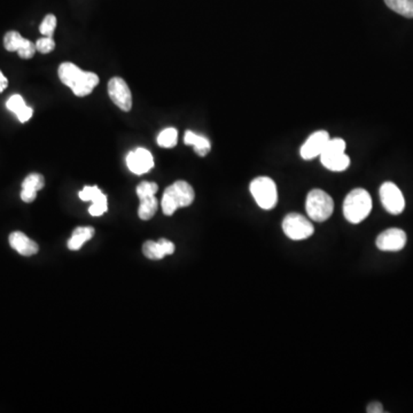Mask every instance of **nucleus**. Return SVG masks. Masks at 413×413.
I'll return each instance as SVG.
<instances>
[{"label": "nucleus", "mask_w": 413, "mask_h": 413, "mask_svg": "<svg viewBox=\"0 0 413 413\" xmlns=\"http://www.w3.org/2000/svg\"><path fill=\"white\" fill-rule=\"evenodd\" d=\"M57 74L60 81L71 89L77 97H86L89 94H91L94 88L99 84V77L97 74L82 71L76 64L71 62L61 64Z\"/></svg>", "instance_id": "nucleus-1"}, {"label": "nucleus", "mask_w": 413, "mask_h": 413, "mask_svg": "<svg viewBox=\"0 0 413 413\" xmlns=\"http://www.w3.org/2000/svg\"><path fill=\"white\" fill-rule=\"evenodd\" d=\"M194 190L184 181H178L167 187L162 196V212L167 216H172L177 209L185 208L194 201Z\"/></svg>", "instance_id": "nucleus-2"}, {"label": "nucleus", "mask_w": 413, "mask_h": 413, "mask_svg": "<svg viewBox=\"0 0 413 413\" xmlns=\"http://www.w3.org/2000/svg\"><path fill=\"white\" fill-rule=\"evenodd\" d=\"M372 210V199L364 188H355L343 202V215L351 224H360Z\"/></svg>", "instance_id": "nucleus-3"}, {"label": "nucleus", "mask_w": 413, "mask_h": 413, "mask_svg": "<svg viewBox=\"0 0 413 413\" xmlns=\"http://www.w3.org/2000/svg\"><path fill=\"white\" fill-rule=\"evenodd\" d=\"M306 212L315 222H325L332 216L334 202L326 192L322 190H313L306 196Z\"/></svg>", "instance_id": "nucleus-4"}, {"label": "nucleus", "mask_w": 413, "mask_h": 413, "mask_svg": "<svg viewBox=\"0 0 413 413\" xmlns=\"http://www.w3.org/2000/svg\"><path fill=\"white\" fill-rule=\"evenodd\" d=\"M250 193L256 203L264 210L275 208L278 202L277 185L269 177H257L254 179L250 183Z\"/></svg>", "instance_id": "nucleus-5"}, {"label": "nucleus", "mask_w": 413, "mask_h": 413, "mask_svg": "<svg viewBox=\"0 0 413 413\" xmlns=\"http://www.w3.org/2000/svg\"><path fill=\"white\" fill-rule=\"evenodd\" d=\"M282 231L289 239L300 241L313 235L315 229L309 219L300 214H288L282 221Z\"/></svg>", "instance_id": "nucleus-6"}, {"label": "nucleus", "mask_w": 413, "mask_h": 413, "mask_svg": "<svg viewBox=\"0 0 413 413\" xmlns=\"http://www.w3.org/2000/svg\"><path fill=\"white\" fill-rule=\"evenodd\" d=\"M383 208L392 215H400L405 208V200L400 188L392 182L383 183L379 191Z\"/></svg>", "instance_id": "nucleus-7"}, {"label": "nucleus", "mask_w": 413, "mask_h": 413, "mask_svg": "<svg viewBox=\"0 0 413 413\" xmlns=\"http://www.w3.org/2000/svg\"><path fill=\"white\" fill-rule=\"evenodd\" d=\"M108 94L111 101L123 111H130L132 108V95L128 84L121 77H113L108 83Z\"/></svg>", "instance_id": "nucleus-8"}, {"label": "nucleus", "mask_w": 413, "mask_h": 413, "mask_svg": "<svg viewBox=\"0 0 413 413\" xmlns=\"http://www.w3.org/2000/svg\"><path fill=\"white\" fill-rule=\"evenodd\" d=\"M3 46L8 52H17L22 59H31L36 53V44L22 37L17 31H8L3 37Z\"/></svg>", "instance_id": "nucleus-9"}, {"label": "nucleus", "mask_w": 413, "mask_h": 413, "mask_svg": "<svg viewBox=\"0 0 413 413\" xmlns=\"http://www.w3.org/2000/svg\"><path fill=\"white\" fill-rule=\"evenodd\" d=\"M407 233L401 229H388L376 238V247L383 252H400L407 245Z\"/></svg>", "instance_id": "nucleus-10"}, {"label": "nucleus", "mask_w": 413, "mask_h": 413, "mask_svg": "<svg viewBox=\"0 0 413 413\" xmlns=\"http://www.w3.org/2000/svg\"><path fill=\"white\" fill-rule=\"evenodd\" d=\"M127 165L136 175H144L154 167V158L151 152L145 148H137L127 156Z\"/></svg>", "instance_id": "nucleus-11"}, {"label": "nucleus", "mask_w": 413, "mask_h": 413, "mask_svg": "<svg viewBox=\"0 0 413 413\" xmlns=\"http://www.w3.org/2000/svg\"><path fill=\"white\" fill-rule=\"evenodd\" d=\"M329 139L331 138H329V134L324 130L315 132L302 145V147L300 149V154L304 160H313V158H318L324 151Z\"/></svg>", "instance_id": "nucleus-12"}, {"label": "nucleus", "mask_w": 413, "mask_h": 413, "mask_svg": "<svg viewBox=\"0 0 413 413\" xmlns=\"http://www.w3.org/2000/svg\"><path fill=\"white\" fill-rule=\"evenodd\" d=\"M175 249V244L167 239H160L156 242L146 241L143 246V253L149 259H162L167 255H172Z\"/></svg>", "instance_id": "nucleus-13"}, {"label": "nucleus", "mask_w": 413, "mask_h": 413, "mask_svg": "<svg viewBox=\"0 0 413 413\" xmlns=\"http://www.w3.org/2000/svg\"><path fill=\"white\" fill-rule=\"evenodd\" d=\"M45 186V179L39 174H31L27 176L22 183V191H21V199L22 201L31 203L37 198V192L41 191Z\"/></svg>", "instance_id": "nucleus-14"}, {"label": "nucleus", "mask_w": 413, "mask_h": 413, "mask_svg": "<svg viewBox=\"0 0 413 413\" xmlns=\"http://www.w3.org/2000/svg\"><path fill=\"white\" fill-rule=\"evenodd\" d=\"M10 245L14 250H17L20 255L33 256L37 254L38 247L37 244L28 238L27 235L22 233V232H13L10 235Z\"/></svg>", "instance_id": "nucleus-15"}, {"label": "nucleus", "mask_w": 413, "mask_h": 413, "mask_svg": "<svg viewBox=\"0 0 413 413\" xmlns=\"http://www.w3.org/2000/svg\"><path fill=\"white\" fill-rule=\"evenodd\" d=\"M6 107L8 111L17 115V118H19L21 123H26V122L29 121L33 118V114H34L33 108L26 104L24 98L21 97L20 94H13L7 100Z\"/></svg>", "instance_id": "nucleus-16"}, {"label": "nucleus", "mask_w": 413, "mask_h": 413, "mask_svg": "<svg viewBox=\"0 0 413 413\" xmlns=\"http://www.w3.org/2000/svg\"><path fill=\"white\" fill-rule=\"evenodd\" d=\"M185 145L187 146H193L194 151L199 156H205L210 152L212 148V144L209 141L208 138H205V136L198 135L193 131L185 132L184 137Z\"/></svg>", "instance_id": "nucleus-17"}, {"label": "nucleus", "mask_w": 413, "mask_h": 413, "mask_svg": "<svg viewBox=\"0 0 413 413\" xmlns=\"http://www.w3.org/2000/svg\"><path fill=\"white\" fill-rule=\"evenodd\" d=\"M320 162L326 169L336 172H345L350 165V158L346 153L320 156Z\"/></svg>", "instance_id": "nucleus-18"}, {"label": "nucleus", "mask_w": 413, "mask_h": 413, "mask_svg": "<svg viewBox=\"0 0 413 413\" xmlns=\"http://www.w3.org/2000/svg\"><path fill=\"white\" fill-rule=\"evenodd\" d=\"M94 229L91 226H80L75 229L71 238L68 241V248L71 250H78L84 245L85 242L93 238Z\"/></svg>", "instance_id": "nucleus-19"}, {"label": "nucleus", "mask_w": 413, "mask_h": 413, "mask_svg": "<svg viewBox=\"0 0 413 413\" xmlns=\"http://www.w3.org/2000/svg\"><path fill=\"white\" fill-rule=\"evenodd\" d=\"M139 200H140V205L138 209L139 219H143V221L153 219L155 212H158V200L155 198V195L145 196V198H140Z\"/></svg>", "instance_id": "nucleus-20"}, {"label": "nucleus", "mask_w": 413, "mask_h": 413, "mask_svg": "<svg viewBox=\"0 0 413 413\" xmlns=\"http://www.w3.org/2000/svg\"><path fill=\"white\" fill-rule=\"evenodd\" d=\"M385 3L395 13L413 19V0H385Z\"/></svg>", "instance_id": "nucleus-21"}, {"label": "nucleus", "mask_w": 413, "mask_h": 413, "mask_svg": "<svg viewBox=\"0 0 413 413\" xmlns=\"http://www.w3.org/2000/svg\"><path fill=\"white\" fill-rule=\"evenodd\" d=\"M91 202L92 205L89 208V212L94 217L104 215V212H107V196L101 192V190H99L97 194L94 195Z\"/></svg>", "instance_id": "nucleus-22"}, {"label": "nucleus", "mask_w": 413, "mask_h": 413, "mask_svg": "<svg viewBox=\"0 0 413 413\" xmlns=\"http://www.w3.org/2000/svg\"><path fill=\"white\" fill-rule=\"evenodd\" d=\"M178 141V131L175 128L162 130L158 136V145L162 148L175 147Z\"/></svg>", "instance_id": "nucleus-23"}, {"label": "nucleus", "mask_w": 413, "mask_h": 413, "mask_svg": "<svg viewBox=\"0 0 413 413\" xmlns=\"http://www.w3.org/2000/svg\"><path fill=\"white\" fill-rule=\"evenodd\" d=\"M346 152V143L341 138H333L329 139V143L326 144L324 151L320 156H327V155L341 154Z\"/></svg>", "instance_id": "nucleus-24"}, {"label": "nucleus", "mask_w": 413, "mask_h": 413, "mask_svg": "<svg viewBox=\"0 0 413 413\" xmlns=\"http://www.w3.org/2000/svg\"><path fill=\"white\" fill-rule=\"evenodd\" d=\"M57 28V17L53 14H48L39 26V31L45 37H53L54 31Z\"/></svg>", "instance_id": "nucleus-25"}, {"label": "nucleus", "mask_w": 413, "mask_h": 413, "mask_svg": "<svg viewBox=\"0 0 413 413\" xmlns=\"http://www.w3.org/2000/svg\"><path fill=\"white\" fill-rule=\"evenodd\" d=\"M158 190V184L151 182H143L138 185L136 192H137L138 198L140 199L149 196V195H155Z\"/></svg>", "instance_id": "nucleus-26"}, {"label": "nucleus", "mask_w": 413, "mask_h": 413, "mask_svg": "<svg viewBox=\"0 0 413 413\" xmlns=\"http://www.w3.org/2000/svg\"><path fill=\"white\" fill-rule=\"evenodd\" d=\"M36 48H37L38 52H41V53H51V52L55 48V42H54L53 38L45 37L44 36V37L39 38V39L36 42Z\"/></svg>", "instance_id": "nucleus-27"}, {"label": "nucleus", "mask_w": 413, "mask_h": 413, "mask_svg": "<svg viewBox=\"0 0 413 413\" xmlns=\"http://www.w3.org/2000/svg\"><path fill=\"white\" fill-rule=\"evenodd\" d=\"M367 411L369 413H383V404L379 403V402H372V403L369 404Z\"/></svg>", "instance_id": "nucleus-28"}, {"label": "nucleus", "mask_w": 413, "mask_h": 413, "mask_svg": "<svg viewBox=\"0 0 413 413\" xmlns=\"http://www.w3.org/2000/svg\"><path fill=\"white\" fill-rule=\"evenodd\" d=\"M7 86H8V80H7L6 76L0 71V93L5 91Z\"/></svg>", "instance_id": "nucleus-29"}]
</instances>
